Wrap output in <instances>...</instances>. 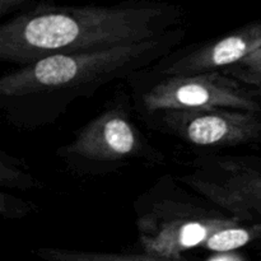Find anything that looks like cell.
<instances>
[{
  "instance_id": "6da1fadb",
  "label": "cell",
  "mask_w": 261,
  "mask_h": 261,
  "mask_svg": "<svg viewBox=\"0 0 261 261\" xmlns=\"http://www.w3.org/2000/svg\"><path fill=\"white\" fill-rule=\"evenodd\" d=\"M182 9L166 3L137 2L110 7L42 3L3 23L0 59L23 66L54 55L145 42L182 27Z\"/></svg>"
},
{
  "instance_id": "7a4b0ae2",
  "label": "cell",
  "mask_w": 261,
  "mask_h": 261,
  "mask_svg": "<svg viewBox=\"0 0 261 261\" xmlns=\"http://www.w3.org/2000/svg\"><path fill=\"white\" fill-rule=\"evenodd\" d=\"M185 35L182 27L154 40L89 53L54 55L13 69L0 79L4 109L23 122H45L76 97L144 69L171 53Z\"/></svg>"
},
{
  "instance_id": "3957f363",
  "label": "cell",
  "mask_w": 261,
  "mask_h": 261,
  "mask_svg": "<svg viewBox=\"0 0 261 261\" xmlns=\"http://www.w3.org/2000/svg\"><path fill=\"white\" fill-rule=\"evenodd\" d=\"M148 204L138 211L137 228L143 252L150 256L182 260L194 249L228 252L261 241V223L223 211L163 198Z\"/></svg>"
},
{
  "instance_id": "277c9868",
  "label": "cell",
  "mask_w": 261,
  "mask_h": 261,
  "mask_svg": "<svg viewBox=\"0 0 261 261\" xmlns=\"http://www.w3.org/2000/svg\"><path fill=\"white\" fill-rule=\"evenodd\" d=\"M59 157L78 170H102L133 160L162 161L121 103L105 110L84 125Z\"/></svg>"
},
{
  "instance_id": "5b68a950",
  "label": "cell",
  "mask_w": 261,
  "mask_h": 261,
  "mask_svg": "<svg viewBox=\"0 0 261 261\" xmlns=\"http://www.w3.org/2000/svg\"><path fill=\"white\" fill-rule=\"evenodd\" d=\"M149 114L232 109L261 112V102L246 84L226 73L163 76L142 98Z\"/></svg>"
},
{
  "instance_id": "8992f818",
  "label": "cell",
  "mask_w": 261,
  "mask_h": 261,
  "mask_svg": "<svg viewBox=\"0 0 261 261\" xmlns=\"http://www.w3.org/2000/svg\"><path fill=\"white\" fill-rule=\"evenodd\" d=\"M181 181L221 211L261 223V171L255 163L231 157H203Z\"/></svg>"
},
{
  "instance_id": "52a82bcc",
  "label": "cell",
  "mask_w": 261,
  "mask_h": 261,
  "mask_svg": "<svg viewBox=\"0 0 261 261\" xmlns=\"http://www.w3.org/2000/svg\"><path fill=\"white\" fill-rule=\"evenodd\" d=\"M160 115L167 132L195 147L228 148L261 143V112L213 109Z\"/></svg>"
},
{
  "instance_id": "ba28073f",
  "label": "cell",
  "mask_w": 261,
  "mask_h": 261,
  "mask_svg": "<svg viewBox=\"0 0 261 261\" xmlns=\"http://www.w3.org/2000/svg\"><path fill=\"white\" fill-rule=\"evenodd\" d=\"M261 48V20L250 22L209 42L195 46L173 60H162L163 76L223 73Z\"/></svg>"
},
{
  "instance_id": "9c48e42d",
  "label": "cell",
  "mask_w": 261,
  "mask_h": 261,
  "mask_svg": "<svg viewBox=\"0 0 261 261\" xmlns=\"http://www.w3.org/2000/svg\"><path fill=\"white\" fill-rule=\"evenodd\" d=\"M36 256L46 261H184L162 259L147 254H126V252L83 251V250L42 247L35 251Z\"/></svg>"
},
{
  "instance_id": "30bf717a",
  "label": "cell",
  "mask_w": 261,
  "mask_h": 261,
  "mask_svg": "<svg viewBox=\"0 0 261 261\" xmlns=\"http://www.w3.org/2000/svg\"><path fill=\"white\" fill-rule=\"evenodd\" d=\"M0 184L3 188L19 189V190H27L40 186V182L23 166V163H20V161L15 160L12 155H8L5 152H2V158H0Z\"/></svg>"
},
{
  "instance_id": "8fae6325",
  "label": "cell",
  "mask_w": 261,
  "mask_h": 261,
  "mask_svg": "<svg viewBox=\"0 0 261 261\" xmlns=\"http://www.w3.org/2000/svg\"><path fill=\"white\" fill-rule=\"evenodd\" d=\"M223 73L246 86H259L261 84V48Z\"/></svg>"
},
{
  "instance_id": "7c38bea8",
  "label": "cell",
  "mask_w": 261,
  "mask_h": 261,
  "mask_svg": "<svg viewBox=\"0 0 261 261\" xmlns=\"http://www.w3.org/2000/svg\"><path fill=\"white\" fill-rule=\"evenodd\" d=\"M33 206H35L33 203L15 198L13 195H8L7 193H2V209L0 211H2L4 218H22V217L32 213Z\"/></svg>"
},
{
  "instance_id": "4fadbf2b",
  "label": "cell",
  "mask_w": 261,
  "mask_h": 261,
  "mask_svg": "<svg viewBox=\"0 0 261 261\" xmlns=\"http://www.w3.org/2000/svg\"><path fill=\"white\" fill-rule=\"evenodd\" d=\"M23 4H24V2H19V0H2L0 2V13L4 15L15 10V8L22 7Z\"/></svg>"
},
{
  "instance_id": "5bb4252c",
  "label": "cell",
  "mask_w": 261,
  "mask_h": 261,
  "mask_svg": "<svg viewBox=\"0 0 261 261\" xmlns=\"http://www.w3.org/2000/svg\"><path fill=\"white\" fill-rule=\"evenodd\" d=\"M252 89H254L255 94H256V97L260 99V102H261V84H259V86H256V87H252Z\"/></svg>"
}]
</instances>
